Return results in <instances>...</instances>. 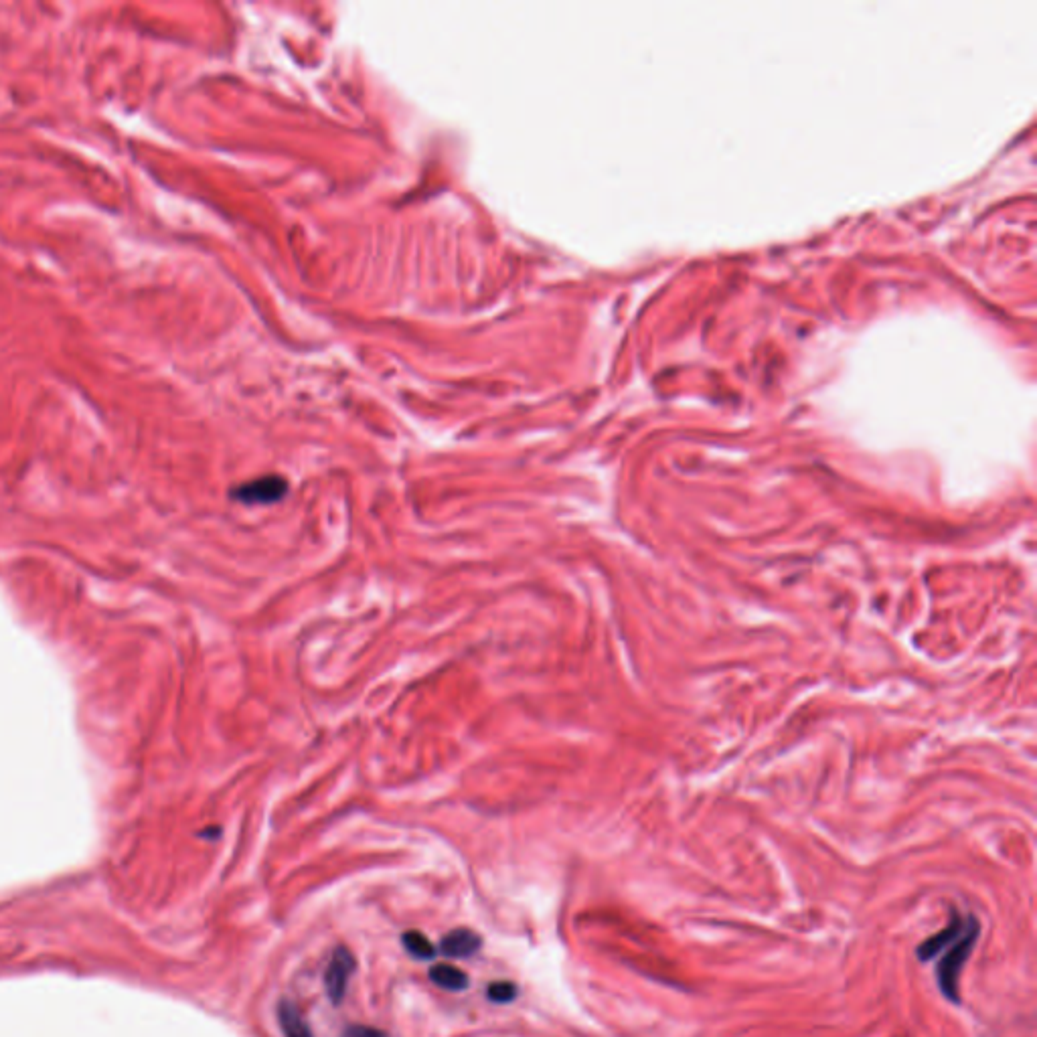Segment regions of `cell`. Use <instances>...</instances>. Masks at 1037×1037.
<instances>
[{
	"instance_id": "obj_8",
	"label": "cell",
	"mask_w": 1037,
	"mask_h": 1037,
	"mask_svg": "<svg viewBox=\"0 0 1037 1037\" xmlns=\"http://www.w3.org/2000/svg\"><path fill=\"white\" fill-rule=\"evenodd\" d=\"M402 940H404L406 950L412 956H416V959H420V961H430V959H434V956H436V948L432 946V942L418 930L406 932L402 936Z\"/></svg>"
},
{
	"instance_id": "obj_7",
	"label": "cell",
	"mask_w": 1037,
	"mask_h": 1037,
	"mask_svg": "<svg viewBox=\"0 0 1037 1037\" xmlns=\"http://www.w3.org/2000/svg\"><path fill=\"white\" fill-rule=\"evenodd\" d=\"M430 979L438 987L446 991H464L468 987V977L464 971L450 965H436L430 969Z\"/></svg>"
},
{
	"instance_id": "obj_6",
	"label": "cell",
	"mask_w": 1037,
	"mask_h": 1037,
	"mask_svg": "<svg viewBox=\"0 0 1037 1037\" xmlns=\"http://www.w3.org/2000/svg\"><path fill=\"white\" fill-rule=\"evenodd\" d=\"M278 1021L286 1037H314L304 1015L288 999H282L278 1005Z\"/></svg>"
},
{
	"instance_id": "obj_4",
	"label": "cell",
	"mask_w": 1037,
	"mask_h": 1037,
	"mask_svg": "<svg viewBox=\"0 0 1037 1037\" xmlns=\"http://www.w3.org/2000/svg\"><path fill=\"white\" fill-rule=\"evenodd\" d=\"M965 926H967V918H961L959 912L952 910L948 926H946L944 930L936 932L934 936L926 938V940L918 946V959H920V961H932L934 956H938L940 950H946V948H948L956 938H959V936L963 934Z\"/></svg>"
},
{
	"instance_id": "obj_5",
	"label": "cell",
	"mask_w": 1037,
	"mask_h": 1037,
	"mask_svg": "<svg viewBox=\"0 0 1037 1037\" xmlns=\"http://www.w3.org/2000/svg\"><path fill=\"white\" fill-rule=\"evenodd\" d=\"M483 946V938L468 928H456L448 932L442 942L440 950L450 956V959H468L478 948Z\"/></svg>"
},
{
	"instance_id": "obj_10",
	"label": "cell",
	"mask_w": 1037,
	"mask_h": 1037,
	"mask_svg": "<svg viewBox=\"0 0 1037 1037\" xmlns=\"http://www.w3.org/2000/svg\"><path fill=\"white\" fill-rule=\"evenodd\" d=\"M343 1037H385V1035L367 1025H351L343 1031Z\"/></svg>"
},
{
	"instance_id": "obj_9",
	"label": "cell",
	"mask_w": 1037,
	"mask_h": 1037,
	"mask_svg": "<svg viewBox=\"0 0 1037 1037\" xmlns=\"http://www.w3.org/2000/svg\"><path fill=\"white\" fill-rule=\"evenodd\" d=\"M515 997H517V987L509 981L493 983L489 987V999L495 1003H511Z\"/></svg>"
},
{
	"instance_id": "obj_1",
	"label": "cell",
	"mask_w": 1037,
	"mask_h": 1037,
	"mask_svg": "<svg viewBox=\"0 0 1037 1037\" xmlns=\"http://www.w3.org/2000/svg\"><path fill=\"white\" fill-rule=\"evenodd\" d=\"M979 932H981L979 920L973 914L967 916V926H965L963 934L948 946L946 954L942 956V961L938 963V969H936L938 987H940L942 995L952 1003H961L959 979H961L963 967L967 965L969 956L977 944Z\"/></svg>"
},
{
	"instance_id": "obj_3",
	"label": "cell",
	"mask_w": 1037,
	"mask_h": 1037,
	"mask_svg": "<svg viewBox=\"0 0 1037 1037\" xmlns=\"http://www.w3.org/2000/svg\"><path fill=\"white\" fill-rule=\"evenodd\" d=\"M288 491V483L282 476H262L252 483L235 489V499L246 505H270L280 501Z\"/></svg>"
},
{
	"instance_id": "obj_2",
	"label": "cell",
	"mask_w": 1037,
	"mask_h": 1037,
	"mask_svg": "<svg viewBox=\"0 0 1037 1037\" xmlns=\"http://www.w3.org/2000/svg\"><path fill=\"white\" fill-rule=\"evenodd\" d=\"M355 956L349 948L345 946H339L331 961H329V967L325 971V987H327V995L329 999L335 1003V1005H341L345 995H347V987H349V981L355 973Z\"/></svg>"
}]
</instances>
